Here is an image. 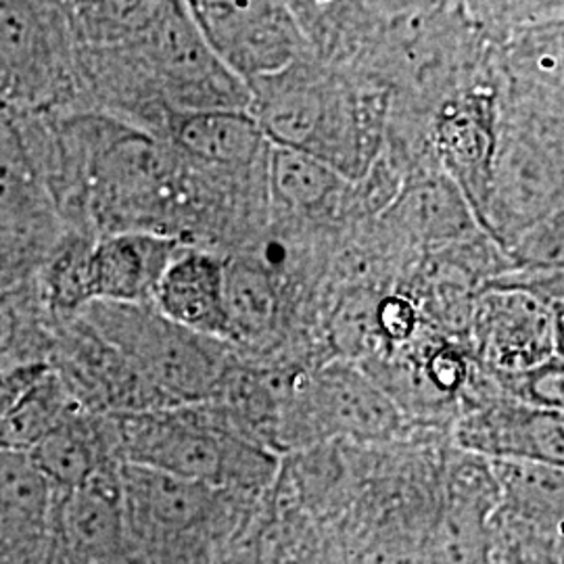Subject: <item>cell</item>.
Listing matches in <instances>:
<instances>
[{
    "mask_svg": "<svg viewBox=\"0 0 564 564\" xmlns=\"http://www.w3.org/2000/svg\"><path fill=\"white\" fill-rule=\"evenodd\" d=\"M116 458L258 498L276 484V452L251 440L223 403H184L109 414Z\"/></svg>",
    "mask_w": 564,
    "mask_h": 564,
    "instance_id": "1",
    "label": "cell"
},
{
    "mask_svg": "<svg viewBox=\"0 0 564 564\" xmlns=\"http://www.w3.org/2000/svg\"><path fill=\"white\" fill-rule=\"evenodd\" d=\"M132 364L162 408L218 400L239 362L232 343L167 321L151 303H88L80 312Z\"/></svg>",
    "mask_w": 564,
    "mask_h": 564,
    "instance_id": "2",
    "label": "cell"
},
{
    "mask_svg": "<svg viewBox=\"0 0 564 564\" xmlns=\"http://www.w3.org/2000/svg\"><path fill=\"white\" fill-rule=\"evenodd\" d=\"M405 426L400 405L356 362L281 372L276 452L333 440L381 444L403 435Z\"/></svg>",
    "mask_w": 564,
    "mask_h": 564,
    "instance_id": "3",
    "label": "cell"
},
{
    "mask_svg": "<svg viewBox=\"0 0 564 564\" xmlns=\"http://www.w3.org/2000/svg\"><path fill=\"white\" fill-rule=\"evenodd\" d=\"M76 86L61 0H0V113H59Z\"/></svg>",
    "mask_w": 564,
    "mask_h": 564,
    "instance_id": "4",
    "label": "cell"
},
{
    "mask_svg": "<svg viewBox=\"0 0 564 564\" xmlns=\"http://www.w3.org/2000/svg\"><path fill=\"white\" fill-rule=\"evenodd\" d=\"M184 9L237 80L276 76L297 61L305 46L286 0H184Z\"/></svg>",
    "mask_w": 564,
    "mask_h": 564,
    "instance_id": "5",
    "label": "cell"
},
{
    "mask_svg": "<svg viewBox=\"0 0 564 564\" xmlns=\"http://www.w3.org/2000/svg\"><path fill=\"white\" fill-rule=\"evenodd\" d=\"M563 303L496 282L470 310V335L477 358L489 375H512L563 356Z\"/></svg>",
    "mask_w": 564,
    "mask_h": 564,
    "instance_id": "6",
    "label": "cell"
},
{
    "mask_svg": "<svg viewBox=\"0 0 564 564\" xmlns=\"http://www.w3.org/2000/svg\"><path fill=\"white\" fill-rule=\"evenodd\" d=\"M46 362L86 412L109 416L162 408L132 364L82 314L51 324Z\"/></svg>",
    "mask_w": 564,
    "mask_h": 564,
    "instance_id": "7",
    "label": "cell"
},
{
    "mask_svg": "<svg viewBox=\"0 0 564 564\" xmlns=\"http://www.w3.org/2000/svg\"><path fill=\"white\" fill-rule=\"evenodd\" d=\"M120 484L126 531L162 547L182 545L209 531L235 500L245 498L137 464H120Z\"/></svg>",
    "mask_w": 564,
    "mask_h": 564,
    "instance_id": "8",
    "label": "cell"
},
{
    "mask_svg": "<svg viewBox=\"0 0 564 564\" xmlns=\"http://www.w3.org/2000/svg\"><path fill=\"white\" fill-rule=\"evenodd\" d=\"M494 379V377H491ZM463 395L456 421V445L460 452L487 460H533L564 466V414L542 410L508 398L496 384V393L477 387L475 379Z\"/></svg>",
    "mask_w": 564,
    "mask_h": 564,
    "instance_id": "9",
    "label": "cell"
},
{
    "mask_svg": "<svg viewBox=\"0 0 564 564\" xmlns=\"http://www.w3.org/2000/svg\"><path fill=\"white\" fill-rule=\"evenodd\" d=\"M132 44L184 109H237L232 99L237 78L203 41L181 0H172L158 23Z\"/></svg>",
    "mask_w": 564,
    "mask_h": 564,
    "instance_id": "10",
    "label": "cell"
},
{
    "mask_svg": "<svg viewBox=\"0 0 564 564\" xmlns=\"http://www.w3.org/2000/svg\"><path fill=\"white\" fill-rule=\"evenodd\" d=\"M120 464L105 466L80 487L57 491L48 544L53 542L63 561L109 564L120 558L128 540Z\"/></svg>",
    "mask_w": 564,
    "mask_h": 564,
    "instance_id": "11",
    "label": "cell"
},
{
    "mask_svg": "<svg viewBox=\"0 0 564 564\" xmlns=\"http://www.w3.org/2000/svg\"><path fill=\"white\" fill-rule=\"evenodd\" d=\"M63 230L18 123L0 113V239L42 262Z\"/></svg>",
    "mask_w": 564,
    "mask_h": 564,
    "instance_id": "12",
    "label": "cell"
},
{
    "mask_svg": "<svg viewBox=\"0 0 564 564\" xmlns=\"http://www.w3.org/2000/svg\"><path fill=\"white\" fill-rule=\"evenodd\" d=\"M188 242L153 230L101 235L90 249L93 302L151 303L165 268Z\"/></svg>",
    "mask_w": 564,
    "mask_h": 564,
    "instance_id": "13",
    "label": "cell"
},
{
    "mask_svg": "<svg viewBox=\"0 0 564 564\" xmlns=\"http://www.w3.org/2000/svg\"><path fill=\"white\" fill-rule=\"evenodd\" d=\"M151 305L193 333L230 343L224 260L212 251L184 245L165 268Z\"/></svg>",
    "mask_w": 564,
    "mask_h": 564,
    "instance_id": "14",
    "label": "cell"
},
{
    "mask_svg": "<svg viewBox=\"0 0 564 564\" xmlns=\"http://www.w3.org/2000/svg\"><path fill=\"white\" fill-rule=\"evenodd\" d=\"M57 491L30 454L0 452V564H25L51 538Z\"/></svg>",
    "mask_w": 564,
    "mask_h": 564,
    "instance_id": "15",
    "label": "cell"
},
{
    "mask_svg": "<svg viewBox=\"0 0 564 564\" xmlns=\"http://www.w3.org/2000/svg\"><path fill=\"white\" fill-rule=\"evenodd\" d=\"M32 463L53 485L67 491L86 484L109 464H120L113 454L107 416L72 408L53 431L30 452Z\"/></svg>",
    "mask_w": 564,
    "mask_h": 564,
    "instance_id": "16",
    "label": "cell"
},
{
    "mask_svg": "<svg viewBox=\"0 0 564 564\" xmlns=\"http://www.w3.org/2000/svg\"><path fill=\"white\" fill-rule=\"evenodd\" d=\"M224 297L230 343L239 349L272 345L281 333L286 303L276 274L253 260L224 262Z\"/></svg>",
    "mask_w": 564,
    "mask_h": 564,
    "instance_id": "17",
    "label": "cell"
},
{
    "mask_svg": "<svg viewBox=\"0 0 564 564\" xmlns=\"http://www.w3.org/2000/svg\"><path fill=\"white\" fill-rule=\"evenodd\" d=\"M487 464L498 485V514L558 533L563 523V466L533 460H487Z\"/></svg>",
    "mask_w": 564,
    "mask_h": 564,
    "instance_id": "18",
    "label": "cell"
},
{
    "mask_svg": "<svg viewBox=\"0 0 564 564\" xmlns=\"http://www.w3.org/2000/svg\"><path fill=\"white\" fill-rule=\"evenodd\" d=\"M172 139L195 162L245 165L258 155L263 132L256 118L237 109H205L182 113L172 126Z\"/></svg>",
    "mask_w": 564,
    "mask_h": 564,
    "instance_id": "19",
    "label": "cell"
},
{
    "mask_svg": "<svg viewBox=\"0 0 564 564\" xmlns=\"http://www.w3.org/2000/svg\"><path fill=\"white\" fill-rule=\"evenodd\" d=\"M326 102L312 82H276L265 90L260 116L256 118L263 137L276 147L297 149L323 160V130Z\"/></svg>",
    "mask_w": 564,
    "mask_h": 564,
    "instance_id": "20",
    "label": "cell"
},
{
    "mask_svg": "<svg viewBox=\"0 0 564 564\" xmlns=\"http://www.w3.org/2000/svg\"><path fill=\"white\" fill-rule=\"evenodd\" d=\"M82 39L101 46L132 44L147 34L172 0H61Z\"/></svg>",
    "mask_w": 564,
    "mask_h": 564,
    "instance_id": "21",
    "label": "cell"
},
{
    "mask_svg": "<svg viewBox=\"0 0 564 564\" xmlns=\"http://www.w3.org/2000/svg\"><path fill=\"white\" fill-rule=\"evenodd\" d=\"M76 405L59 377L48 368L41 381L0 416V452L30 454Z\"/></svg>",
    "mask_w": 564,
    "mask_h": 564,
    "instance_id": "22",
    "label": "cell"
},
{
    "mask_svg": "<svg viewBox=\"0 0 564 564\" xmlns=\"http://www.w3.org/2000/svg\"><path fill=\"white\" fill-rule=\"evenodd\" d=\"M48 345L51 323L42 312L34 282L0 291V366L46 362Z\"/></svg>",
    "mask_w": 564,
    "mask_h": 564,
    "instance_id": "23",
    "label": "cell"
},
{
    "mask_svg": "<svg viewBox=\"0 0 564 564\" xmlns=\"http://www.w3.org/2000/svg\"><path fill=\"white\" fill-rule=\"evenodd\" d=\"M343 176L323 160L297 149L274 147L270 186L279 202L297 212H316L339 195Z\"/></svg>",
    "mask_w": 564,
    "mask_h": 564,
    "instance_id": "24",
    "label": "cell"
},
{
    "mask_svg": "<svg viewBox=\"0 0 564 564\" xmlns=\"http://www.w3.org/2000/svg\"><path fill=\"white\" fill-rule=\"evenodd\" d=\"M491 564H563L561 533L491 514Z\"/></svg>",
    "mask_w": 564,
    "mask_h": 564,
    "instance_id": "25",
    "label": "cell"
},
{
    "mask_svg": "<svg viewBox=\"0 0 564 564\" xmlns=\"http://www.w3.org/2000/svg\"><path fill=\"white\" fill-rule=\"evenodd\" d=\"M491 377L506 395L517 402L542 408V410L563 412V356L552 358L540 366H533L529 370L512 372V375H491Z\"/></svg>",
    "mask_w": 564,
    "mask_h": 564,
    "instance_id": "26",
    "label": "cell"
},
{
    "mask_svg": "<svg viewBox=\"0 0 564 564\" xmlns=\"http://www.w3.org/2000/svg\"><path fill=\"white\" fill-rule=\"evenodd\" d=\"M375 326L383 351L398 349L421 335L423 310L408 293L393 291L387 295H379L375 305Z\"/></svg>",
    "mask_w": 564,
    "mask_h": 564,
    "instance_id": "27",
    "label": "cell"
},
{
    "mask_svg": "<svg viewBox=\"0 0 564 564\" xmlns=\"http://www.w3.org/2000/svg\"><path fill=\"white\" fill-rule=\"evenodd\" d=\"M412 224L421 235L449 237L463 228V212L442 186L421 188L412 199Z\"/></svg>",
    "mask_w": 564,
    "mask_h": 564,
    "instance_id": "28",
    "label": "cell"
},
{
    "mask_svg": "<svg viewBox=\"0 0 564 564\" xmlns=\"http://www.w3.org/2000/svg\"><path fill=\"white\" fill-rule=\"evenodd\" d=\"M51 366L46 362L0 366V416H4L21 398L41 381Z\"/></svg>",
    "mask_w": 564,
    "mask_h": 564,
    "instance_id": "29",
    "label": "cell"
},
{
    "mask_svg": "<svg viewBox=\"0 0 564 564\" xmlns=\"http://www.w3.org/2000/svg\"><path fill=\"white\" fill-rule=\"evenodd\" d=\"M39 265V258L0 239V291H9L23 282L32 281Z\"/></svg>",
    "mask_w": 564,
    "mask_h": 564,
    "instance_id": "30",
    "label": "cell"
},
{
    "mask_svg": "<svg viewBox=\"0 0 564 564\" xmlns=\"http://www.w3.org/2000/svg\"><path fill=\"white\" fill-rule=\"evenodd\" d=\"M216 564H265L263 563L262 542H241L232 545Z\"/></svg>",
    "mask_w": 564,
    "mask_h": 564,
    "instance_id": "31",
    "label": "cell"
}]
</instances>
